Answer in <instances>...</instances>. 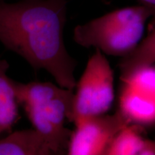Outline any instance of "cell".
Masks as SVG:
<instances>
[{
	"mask_svg": "<svg viewBox=\"0 0 155 155\" xmlns=\"http://www.w3.org/2000/svg\"><path fill=\"white\" fill-rule=\"evenodd\" d=\"M68 0H0V42L58 85L74 90L77 63L64 41Z\"/></svg>",
	"mask_w": 155,
	"mask_h": 155,
	"instance_id": "6da1fadb",
	"label": "cell"
},
{
	"mask_svg": "<svg viewBox=\"0 0 155 155\" xmlns=\"http://www.w3.org/2000/svg\"><path fill=\"white\" fill-rule=\"evenodd\" d=\"M14 88L19 106L34 129L47 141L54 155L67 154L72 131L65 124L72 111L74 90L40 81H14Z\"/></svg>",
	"mask_w": 155,
	"mask_h": 155,
	"instance_id": "7a4b0ae2",
	"label": "cell"
},
{
	"mask_svg": "<svg viewBox=\"0 0 155 155\" xmlns=\"http://www.w3.org/2000/svg\"><path fill=\"white\" fill-rule=\"evenodd\" d=\"M150 18V12L144 5L116 9L78 25L73 40L83 48L94 47L106 55L123 58L141 41Z\"/></svg>",
	"mask_w": 155,
	"mask_h": 155,
	"instance_id": "3957f363",
	"label": "cell"
},
{
	"mask_svg": "<svg viewBox=\"0 0 155 155\" xmlns=\"http://www.w3.org/2000/svg\"><path fill=\"white\" fill-rule=\"evenodd\" d=\"M69 121L75 122L91 116L106 114L114 99V72L99 49L89 58L78 83H76Z\"/></svg>",
	"mask_w": 155,
	"mask_h": 155,
	"instance_id": "277c9868",
	"label": "cell"
},
{
	"mask_svg": "<svg viewBox=\"0 0 155 155\" xmlns=\"http://www.w3.org/2000/svg\"><path fill=\"white\" fill-rule=\"evenodd\" d=\"M74 124L67 154L106 155L116 135L130 124V121L119 108L111 115L87 117Z\"/></svg>",
	"mask_w": 155,
	"mask_h": 155,
	"instance_id": "5b68a950",
	"label": "cell"
},
{
	"mask_svg": "<svg viewBox=\"0 0 155 155\" xmlns=\"http://www.w3.org/2000/svg\"><path fill=\"white\" fill-rule=\"evenodd\" d=\"M124 83L119 96V109L130 124L141 127L155 125V97Z\"/></svg>",
	"mask_w": 155,
	"mask_h": 155,
	"instance_id": "8992f818",
	"label": "cell"
},
{
	"mask_svg": "<svg viewBox=\"0 0 155 155\" xmlns=\"http://www.w3.org/2000/svg\"><path fill=\"white\" fill-rule=\"evenodd\" d=\"M0 155H54L47 141L36 129L16 131L0 139Z\"/></svg>",
	"mask_w": 155,
	"mask_h": 155,
	"instance_id": "52a82bcc",
	"label": "cell"
},
{
	"mask_svg": "<svg viewBox=\"0 0 155 155\" xmlns=\"http://www.w3.org/2000/svg\"><path fill=\"white\" fill-rule=\"evenodd\" d=\"M9 64L0 59V135L12 129L19 119L14 80L7 75Z\"/></svg>",
	"mask_w": 155,
	"mask_h": 155,
	"instance_id": "ba28073f",
	"label": "cell"
},
{
	"mask_svg": "<svg viewBox=\"0 0 155 155\" xmlns=\"http://www.w3.org/2000/svg\"><path fill=\"white\" fill-rule=\"evenodd\" d=\"M155 63V28L141 40L130 53L121 58L119 65L122 82L144 68Z\"/></svg>",
	"mask_w": 155,
	"mask_h": 155,
	"instance_id": "9c48e42d",
	"label": "cell"
},
{
	"mask_svg": "<svg viewBox=\"0 0 155 155\" xmlns=\"http://www.w3.org/2000/svg\"><path fill=\"white\" fill-rule=\"evenodd\" d=\"M143 129L135 124L127 126L114 137L106 155H140L146 139L141 135Z\"/></svg>",
	"mask_w": 155,
	"mask_h": 155,
	"instance_id": "30bf717a",
	"label": "cell"
},
{
	"mask_svg": "<svg viewBox=\"0 0 155 155\" xmlns=\"http://www.w3.org/2000/svg\"><path fill=\"white\" fill-rule=\"evenodd\" d=\"M123 83L155 97V66L152 65L139 70Z\"/></svg>",
	"mask_w": 155,
	"mask_h": 155,
	"instance_id": "8fae6325",
	"label": "cell"
},
{
	"mask_svg": "<svg viewBox=\"0 0 155 155\" xmlns=\"http://www.w3.org/2000/svg\"><path fill=\"white\" fill-rule=\"evenodd\" d=\"M140 155H155V139H145Z\"/></svg>",
	"mask_w": 155,
	"mask_h": 155,
	"instance_id": "7c38bea8",
	"label": "cell"
},
{
	"mask_svg": "<svg viewBox=\"0 0 155 155\" xmlns=\"http://www.w3.org/2000/svg\"><path fill=\"white\" fill-rule=\"evenodd\" d=\"M140 5H144L149 9L151 13V18L152 19V28H155V0H138Z\"/></svg>",
	"mask_w": 155,
	"mask_h": 155,
	"instance_id": "4fadbf2b",
	"label": "cell"
}]
</instances>
